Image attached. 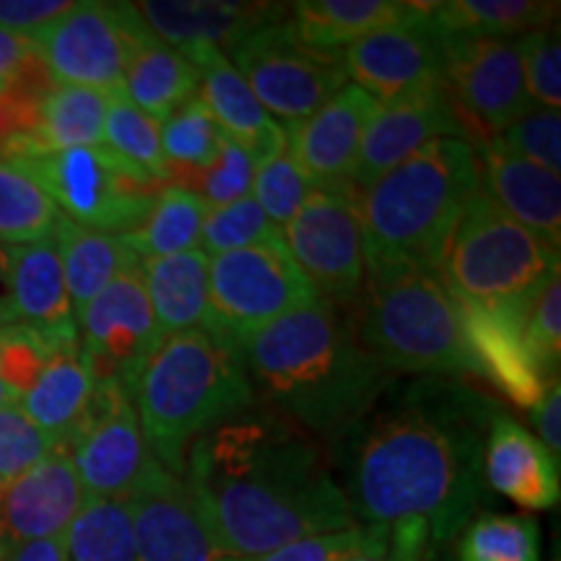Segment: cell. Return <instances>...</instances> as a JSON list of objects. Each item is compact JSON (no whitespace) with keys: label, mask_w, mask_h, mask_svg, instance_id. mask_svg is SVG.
Wrapping results in <instances>:
<instances>
[{"label":"cell","mask_w":561,"mask_h":561,"mask_svg":"<svg viewBox=\"0 0 561 561\" xmlns=\"http://www.w3.org/2000/svg\"><path fill=\"white\" fill-rule=\"evenodd\" d=\"M182 481L221 559L261 557L359 523L322 453L273 413L244 411L201 437Z\"/></svg>","instance_id":"6da1fadb"},{"label":"cell","mask_w":561,"mask_h":561,"mask_svg":"<svg viewBox=\"0 0 561 561\" xmlns=\"http://www.w3.org/2000/svg\"><path fill=\"white\" fill-rule=\"evenodd\" d=\"M494 405L458 382H416L369 424L354 468L362 525H416L434 546L466 530L483 489Z\"/></svg>","instance_id":"7a4b0ae2"},{"label":"cell","mask_w":561,"mask_h":561,"mask_svg":"<svg viewBox=\"0 0 561 561\" xmlns=\"http://www.w3.org/2000/svg\"><path fill=\"white\" fill-rule=\"evenodd\" d=\"M234 351L252 390L325 437L359 426L396 377L364 348L341 307L322 297L248 335Z\"/></svg>","instance_id":"3957f363"},{"label":"cell","mask_w":561,"mask_h":561,"mask_svg":"<svg viewBox=\"0 0 561 561\" xmlns=\"http://www.w3.org/2000/svg\"><path fill=\"white\" fill-rule=\"evenodd\" d=\"M252 401L255 390L237 351L206 328L167 335L133 392L151 458L180 479L195 442L242 416Z\"/></svg>","instance_id":"277c9868"},{"label":"cell","mask_w":561,"mask_h":561,"mask_svg":"<svg viewBox=\"0 0 561 561\" xmlns=\"http://www.w3.org/2000/svg\"><path fill=\"white\" fill-rule=\"evenodd\" d=\"M479 193L471 140L426 144L356 195L367 261H405L437 276L455 224Z\"/></svg>","instance_id":"5b68a950"},{"label":"cell","mask_w":561,"mask_h":561,"mask_svg":"<svg viewBox=\"0 0 561 561\" xmlns=\"http://www.w3.org/2000/svg\"><path fill=\"white\" fill-rule=\"evenodd\" d=\"M356 307V335L392 375H481L458 301L434 273L405 261H367Z\"/></svg>","instance_id":"8992f818"},{"label":"cell","mask_w":561,"mask_h":561,"mask_svg":"<svg viewBox=\"0 0 561 561\" xmlns=\"http://www.w3.org/2000/svg\"><path fill=\"white\" fill-rule=\"evenodd\" d=\"M559 265L557 248L479 193L455 224L437 278L462 305H528L559 276Z\"/></svg>","instance_id":"52a82bcc"},{"label":"cell","mask_w":561,"mask_h":561,"mask_svg":"<svg viewBox=\"0 0 561 561\" xmlns=\"http://www.w3.org/2000/svg\"><path fill=\"white\" fill-rule=\"evenodd\" d=\"M11 161L39 182L60 216L102 234L136 231L149 219L164 187V182L104 144Z\"/></svg>","instance_id":"ba28073f"},{"label":"cell","mask_w":561,"mask_h":561,"mask_svg":"<svg viewBox=\"0 0 561 561\" xmlns=\"http://www.w3.org/2000/svg\"><path fill=\"white\" fill-rule=\"evenodd\" d=\"M320 297L291 261L284 237L208 263L206 331L237 348L248 335Z\"/></svg>","instance_id":"9c48e42d"},{"label":"cell","mask_w":561,"mask_h":561,"mask_svg":"<svg viewBox=\"0 0 561 561\" xmlns=\"http://www.w3.org/2000/svg\"><path fill=\"white\" fill-rule=\"evenodd\" d=\"M227 58L284 130L305 123L351 83L343 53L312 50L286 19L252 32Z\"/></svg>","instance_id":"30bf717a"},{"label":"cell","mask_w":561,"mask_h":561,"mask_svg":"<svg viewBox=\"0 0 561 561\" xmlns=\"http://www.w3.org/2000/svg\"><path fill=\"white\" fill-rule=\"evenodd\" d=\"M149 34L136 3L76 0L73 9L34 34L32 42L53 83L115 94L123 89L133 50Z\"/></svg>","instance_id":"8fae6325"},{"label":"cell","mask_w":561,"mask_h":561,"mask_svg":"<svg viewBox=\"0 0 561 561\" xmlns=\"http://www.w3.org/2000/svg\"><path fill=\"white\" fill-rule=\"evenodd\" d=\"M291 261L322 299L356 305L367 280L359 198L351 187L314 191L280 229Z\"/></svg>","instance_id":"7c38bea8"},{"label":"cell","mask_w":561,"mask_h":561,"mask_svg":"<svg viewBox=\"0 0 561 561\" xmlns=\"http://www.w3.org/2000/svg\"><path fill=\"white\" fill-rule=\"evenodd\" d=\"M442 39L447 91L471 136H496L536 107L525 87L520 37L442 34Z\"/></svg>","instance_id":"4fadbf2b"},{"label":"cell","mask_w":561,"mask_h":561,"mask_svg":"<svg viewBox=\"0 0 561 561\" xmlns=\"http://www.w3.org/2000/svg\"><path fill=\"white\" fill-rule=\"evenodd\" d=\"M343 66L354 87L390 104L445 83V39L432 21L430 3H411V11L392 24L369 32L343 50Z\"/></svg>","instance_id":"5bb4252c"},{"label":"cell","mask_w":561,"mask_h":561,"mask_svg":"<svg viewBox=\"0 0 561 561\" xmlns=\"http://www.w3.org/2000/svg\"><path fill=\"white\" fill-rule=\"evenodd\" d=\"M164 341L140 268L115 278L79 314V346L96 385H112L133 398L138 377Z\"/></svg>","instance_id":"9a60e30c"},{"label":"cell","mask_w":561,"mask_h":561,"mask_svg":"<svg viewBox=\"0 0 561 561\" xmlns=\"http://www.w3.org/2000/svg\"><path fill=\"white\" fill-rule=\"evenodd\" d=\"M89 500L125 502L153 466L133 398L112 385H96L79 432L62 447Z\"/></svg>","instance_id":"2e32d148"},{"label":"cell","mask_w":561,"mask_h":561,"mask_svg":"<svg viewBox=\"0 0 561 561\" xmlns=\"http://www.w3.org/2000/svg\"><path fill=\"white\" fill-rule=\"evenodd\" d=\"M462 136H471V130L455 107L447 83L424 89L405 100L380 104L364 133L351 191L356 195L367 191L382 174L396 170L432 140Z\"/></svg>","instance_id":"e0dca14e"},{"label":"cell","mask_w":561,"mask_h":561,"mask_svg":"<svg viewBox=\"0 0 561 561\" xmlns=\"http://www.w3.org/2000/svg\"><path fill=\"white\" fill-rule=\"evenodd\" d=\"M138 561H221L180 476L153 462L125 500Z\"/></svg>","instance_id":"ac0fdd59"},{"label":"cell","mask_w":561,"mask_h":561,"mask_svg":"<svg viewBox=\"0 0 561 561\" xmlns=\"http://www.w3.org/2000/svg\"><path fill=\"white\" fill-rule=\"evenodd\" d=\"M89 502L70 455L58 447L32 471L0 486V543L62 538Z\"/></svg>","instance_id":"d6986e66"},{"label":"cell","mask_w":561,"mask_h":561,"mask_svg":"<svg viewBox=\"0 0 561 561\" xmlns=\"http://www.w3.org/2000/svg\"><path fill=\"white\" fill-rule=\"evenodd\" d=\"M377 107L367 91L346 83L312 117L286 128L289 153L318 191L351 187L364 133Z\"/></svg>","instance_id":"ffe728a7"},{"label":"cell","mask_w":561,"mask_h":561,"mask_svg":"<svg viewBox=\"0 0 561 561\" xmlns=\"http://www.w3.org/2000/svg\"><path fill=\"white\" fill-rule=\"evenodd\" d=\"M528 305L481 307L458 301L462 333L481 377L500 388L512 403L530 411L541 401L546 388L557 380L546 377L528 343L525 333Z\"/></svg>","instance_id":"44dd1931"},{"label":"cell","mask_w":561,"mask_h":561,"mask_svg":"<svg viewBox=\"0 0 561 561\" xmlns=\"http://www.w3.org/2000/svg\"><path fill=\"white\" fill-rule=\"evenodd\" d=\"M138 16L153 37L180 53L219 50L229 55L265 24L286 19V3H240V0H146Z\"/></svg>","instance_id":"7402d4cb"},{"label":"cell","mask_w":561,"mask_h":561,"mask_svg":"<svg viewBox=\"0 0 561 561\" xmlns=\"http://www.w3.org/2000/svg\"><path fill=\"white\" fill-rule=\"evenodd\" d=\"M481 193L512 221L561 248V180L543 167L504 149L494 136L473 140Z\"/></svg>","instance_id":"603a6c76"},{"label":"cell","mask_w":561,"mask_h":561,"mask_svg":"<svg viewBox=\"0 0 561 561\" xmlns=\"http://www.w3.org/2000/svg\"><path fill=\"white\" fill-rule=\"evenodd\" d=\"M483 481L523 510L559 504V458L520 421L494 411L483 447Z\"/></svg>","instance_id":"cb8c5ba5"},{"label":"cell","mask_w":561,"mask_h":561,"mask_svg":"<svg viewBox=\"0 0 561 561\" xmlns=\"http://www.w3.org/2000/svg\"><path fill=\"white\" fill-rule=\"evenodd\" d=\"M185 55L198 68V96L203 104L219 123L224 136L240 144L255 161V167L286 149L284 125L265 112L227 55L219 50H193Z\"/></svg>","instance_id":"d4e9b609"},{"label":"cell","mask_w":561,"mask_h":561,"mask_svg":"<svg viewBox=\"0 0 561 561\" xmlns=\"http://www.w3.org/2000/svg\"><path fill=\"white\" fill-rule=\"evenodd\" d=\"M11 322L30 325L53 341H79V320L70 301L55 234L9 248Z\"/></svg>","instance_id":"484cf974"},{"label":"cell","mask_w":561,"mask_h":561,"mask_svg":"<svg viewBox=\"0 0 561 561\" xmlns=\"http://www.w3.org/2000/svg\"><path fill=\"white\" fill-rule=\"evenodd\" d=\"M94 390L96 382L83 362L81 346L68 343L50 356L37 382L21 398L19 409L66 447L87 419Z\"/></svg>","instance_id":"4316f807"},{"label":"cell","mask_w":561,"mask_h":561,"mask_svg":"<svg viewBox=\"0 0 561 561\" xmlns=\"http://www.w3.org/2000/svg\"><path fill=\"white\" fill-rule=\"evenodd\" d=\"M208 263L201 248L140 263L146 297L164 339L206 325Z\"/></svg>","instance_id":"83f0119b"},{"label":"cell","mask_w":561,"mask_h":561,"mask_svg":"<svg viewBox=\"0 0 561 561\" xmlns=\"http://www.w3.org/2000/svg\"><path fill=\"white\" fill-rule=\"evenodd\" d=\"M66 286L73 301L76 320L123 273L140 268V257L125 244L123 237L83 229L60 216L55 227Z\"/></svg>","instance_id":"f1b7e54d"},{"label":"cell","mask_w":561,"mask_h":561,"mask_svg":"<svg viewBox=\"0 0 561 561\" xmlns=\"http://www.w3.org/2000/svg\"><path fill=\"white\" fill-rule=\"evenodd\" d=\"M198 89V68L185 53L157 39L153 34L138 42L123 79V94L136 107L151 115L153 121L164 123L174 110L195 100Z\"/></svg>","instance_id":"f546056e"},{"label":"cell","mask_w":561,"mask_h":561,"mask_svg":"<svg viewBox=\"0 0 561 561\" xmlns=\"http://www.w3.org/2000/svg\"><path fill=\"white\" fill-rule=\"evenodd\" d=\"M411 11L403 0H299L289 3L286 21L307 47L343 53L369 32L392 24Z\"/></svg>","instance_id":"4dcf8cb0"},{"label":"cell","mask_w":561,"mask_h":561,"mask_svg":"<svg viewBox=\"0 0 561 561\" xmlns=\"http://www.w3.org/2000/svg\"><path fill=\"white\" fill-rule=\"evenodd\" d=\"M107 107V91L53 83L39 102L37 128H34L30 153L24 159L104 144Z\"/></svg>","instance_id":"1f68e13d"},{"label":"cell","mask_w":561,"mask_h":561,"mask_svg":"<svg viewBox=\"0 0 561 561\" xmlns=\"http://www.w3.org/2000/svg\"><path fill=\"white\" fill-rule=\"evenodd\" d=\"M442 34L460 37H523L557 21L559 3L546 0H447L430 3Z\"/></svg>","instance_id":"d6a6232c"},{"label":"cell","mask_w":561,"mask_h":561,"mask_svg":"<svg viewBox=\"0 0 561 561\" xmlns=\"http://www.w3.org/2000/svg\"><path fill=\"white\" fill-rule=\"evenodd\" d=\"M208 208V203L187 187L164 185L149 219L130 234H123V240L140 261H157V257L198 250Z\"/></svg>","instance_id":"836d02e7"},{"label":"cell","mask_w":561,"mask_h":561,"mask_svg":"<svg viewBox=\"0 0 561 561\" xmlns=\"http://www.w3.org/2000/svg\"><path fill=\"white\" fill-rule=\"evenodd\" d=\"M60 210L16 161L0 157V244L16 248L55 234Z\"/></svg>","instance_id":"e575fe53"},{"label":"cell","mask_w":561,"mask_h":561,"mask_svg":"<svg viewBox=\"0 0 561 561\" xmlns=\"http://www.w3.org/2000/svg\"><path fill=\"white\" fill-rule=\"evenodd\" d=\"M66 561H138L125 502L89 500L62 536Z\"/></svg>","instance_id":"d590c367"},{"label":"cell","mask_w":561,"mask_h":561,"mask_svg":"<svg viewBox=\"0 0 561 561\" xmlns=\"http://www.w3.org/2000/svg\"><path fill=\"white\" fill-rule=\"evenodd\" d=\"M224 130L201 96L185 102L161 123V153L167 161V185L187 172L206 170L219 157Z\"/></svg>","instance_id":"8d00e7d4"},{"label":"cell","mask_w":561,"mask_h":561,"mask_svg":"<svg viewBox=\"0 0 561 561\" xmlns=\"http://www.w3.org/2000/svg\"><path fill=\"white\" fill-rule=\"evenodd\" d=\"M460 561H541V536L528 515L486 512L466 525L458 543Z\"/></svg>","instance_id":"74e56055"},{"label":"cell","mask_w":561,"mask_h":561,"mask_svg":"<svg viewBox=\"0 0 561 561\" xmlns=\"http://www.w3.org/2000/svg\"><path fill=\"white\" fill-rule=\"evenodd\" d=\"M104 146L121 153L130 164L140 167L167 185V161L161 153V123L136 107L121 91L110 94L104 117Z\"/></svg>","instance_id":"f35d334b"},{"label":"cell","mask_w":561,"mask_h":561,"mask_svg":"<svg viewBox=\"0 0 561 561\" xmlns=\"http://www.w3.org/2000/svg\"><path fill=\"white\" fill-rule=\"evenodd\" d=\"M276 240H280V229L263 214L255 198L248 195V198L229 203V206L208 208L201 234V250L208 257H216L224 252L255 248V244Z\"/></svg>","instance_id":"ab89813d"},{"label":"cell","mask_w":561,"mask_h":561,"mask_svg":"<svg viewBox=\"0 0 561 561\" xmlns=\"http://www.w3.org/2000/svg\"><path fill=\"white\" fill-rule=\"evenodd\" d=\"M314 191L318 187L294 161L289 146L278 151L276 157L263 161L255 170V180H252V198L278 229H284L299 214Z\"/></svg>","instance_id":"60d3db41"},{"label":"cell","mask_w":561,"mask_h":561,"mask_svg":"<svg viewBox=\"0 0 561 561\" xmlns=\"http://www.w3.org/2000/svg\"><path fill=\"white\" fill-rule=\"evenodd\" d=\"M68 343L79 341H53L50 335L34 331L30 325H19V322L0 328V380L11 392L13 403H21L50 356Z\"/></svg>","instance_id":"b9f144b4"},{"label":"cell","mask_w":561,"mask_h":561,"mask_svg":"<svg viewBox=\"0 0 561 561\" xmlns=\"http://www.w3.org/2000/svg\"><path fill=\"white\" fill-rule=\"evenodd\" d=\"M255 170L257 167L250 153L240 144L224 136L219 157L214 159V164L206 167V170L180 174L170 185L187 187V191L206 201L210 208H219L252 195Z\"/></svg>","instance_id":"7bdbcfd3"},{"label":"cell","mask_w":561,"mask_h":561,"mask_svg":"<svg viewBox=\"0 0 561 561\" xmlns=\"http://www.w3.org/2000/svg\"><path fill=\"white\" fill-rule=\"evenodd\" d=\"M58 447V442L39 430L19 405L0 409V486L32 471Z\"/></svg>","instance_id":"ee69618b"},{"label":"cell","mask_w":561,"mask_h":561,"mask_svg":"<svg viewBox=\"0 0 561 561\" xmlns=\"http://www.w3.org/2000/svg\"><path fill=\"white\" fill-rule=\"evenodd\" d=\"M525 87L530 102L543 110H559L561 104V45L559 26H543L520 37Z\"/></svg>","instance_id":"f6af8a7d"},{"label":"cell","mask_w":561,"mask_h":561,"mask_svg":"<svg viewBox=\"0 0 561 561\" xmlns=\"http://www.w3.org/2000/svg\"><path fill=\"white\" fill-rule=\"evenodd\" d=\"M504 149L533 161L553 174L561 170V115L559 110L533 107L528 115L494 136Z\"/></svg>","instance_id":"bcb514c9"},{"label":"cell","mask_w":561,"mask_h":561,"mask_svg":"<svg viewBox=\"0 0 561 561\" xmlns=\"http://www.w3.org/2000/svg\"><path fill=\"white\" fill-rule=\"evenodd\" d=\"M377 528L375 525H351V528L343 530H331V533H318V536L299 538V541H291L280 549H273L268 553H261V557H242V559H229L224 557L221 561H346L367 549V546L375 541Z\"/></svg>","instance_id":"7dc6e473"},{"label":"cell","mask_w":561,"mask_h":561,"mask_svg":"<svg viewBox=\"0 0 561 561\" xmlns=\"http://www.w3.org/2000/svg\"><path fill=\"white\" fill-rule=\"evenodd\" d=\"M525 333L536 354L538 364L549 380H559L561 354V280H549V286L538 294L525 312Z\"/></svg>","instance_id":"c3c4849f"},{"label":"cell","mask_w":561,"mask_h":561,"mask_svg":"<svg viewBox=\"0 0 561 561\" xmlns=\"http://www.w3.org/2000/svg\"><path fill=\"white\" fill-rule=\"evenodd\" d=\"M432 551L434 543L424 530L416 525H403V528H377L375 541L346 561H426Z\"/></svg>","instance_id":"681fc988"},{"label":"cell","mask_w":561,"mask_h":561,"mask_svg":"<svg viewBox=\"0 0 561 561\" xmlns=\"http://www.w3.org/2000/svg\"><path fill=\"white\" fill-rule=\"evenodd\" d=\"M73 3L76 0H0V30L32 39L73 9Z\"/></svg>","instance_id":"f907efd6"},{"label":"cell","mask_w":561,"mask_h":561,"mask_svg":"<svg viewBox=\"0 0 561 561\" xmlns=\"http://www.w3.org/2000/svg\"><path fill=\"white\" fill-rule=\"evenodd\" d=\"M530 424L536 430V437L543 442L549 450L561 453V385L559 380L546 388L543 398L530 409Z\"/></svg>","instance_id":"816d5d0a"},{"label":"cell","mask_w":561,"mask_h":561,"mask_svg":"<svg viewBox=\"0 0 561 561\" xmlns=\"http://www.w3.org/2000/svg\"><path fill=\"white\" fill-rule=\"evenodd\" d=\"M34 58L37 53H34V42L30 37L0 30V94L24 73Z\"/></svg>","instance_id":"f5cc1de1"},{"label":"cell","mask_w":561,"mask_h":561,"mask_svg":"<svg viewBox=\"0 0 561 561\" xmlns=\"http://www.w3.org/2000/svg\"><path fill=\"white\" fill-rule=\"evenodd\" d=\"M5 561H66V549H62V538L19 543L5 549Z\"/></svg>","instance_id":"db71d44e"},{"label":"cell","mask_w":561,"mask_h":561,"mask_svg":"<svg viewBox=\"0 0 561 561\" xmlns=\"http://www.w3.org/2000/svg\"><path fill=\"white\" fill-rule=\"evenodd\" d=\"M11 325V291H9V248L0 244V328Z\"/></svg>","instance_id":"11a10c76"},{"label":"cell","mask_w":561,"mask_h":561,"mask_svg":"<svg viewBox=\"0 0 561 561\" xmlns=\"http://www.w3.org/2000/svg\"><path fill=\"white\" fill-rule=\"evenodd\" d=\"M5 405H16V403H13L11 392H9V390H5V385H3V380H0V409H5Z\"/></svg>","instance_id":"9f6ffc18"},{"label":"cell","mask_w":561,"mask_h":561,"mask_svg":"<svg viewBox=\"0 0 561 561\" xmlns=\"http://www.w3.org/2000/svg\"><path fill=\"white\" fill-rule=\"evenodd\" d=\"M0 561H5V546L0 543Z\"/></svg>","instance_id":"6f0895ef"}]
</instances>
